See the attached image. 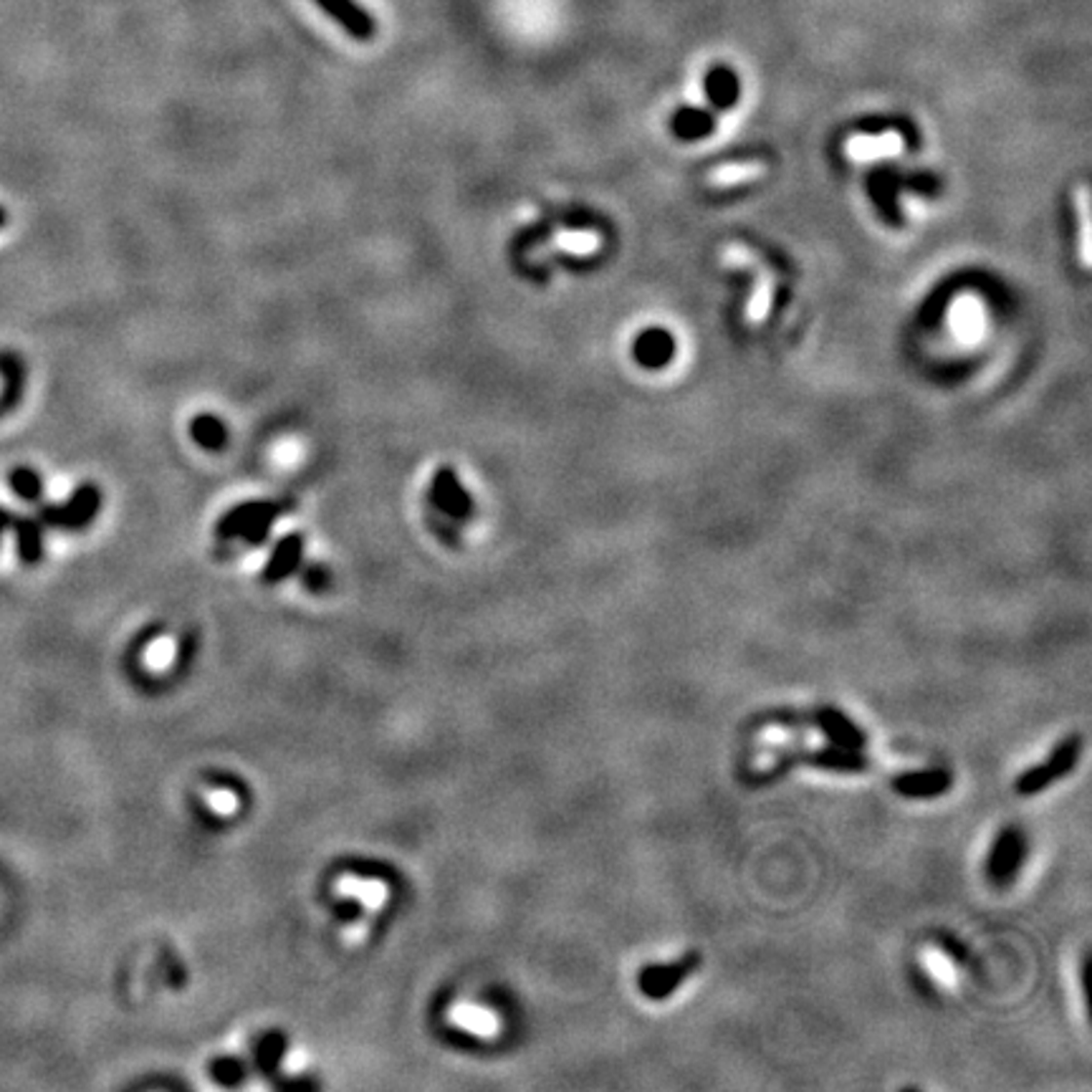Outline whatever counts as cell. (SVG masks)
<instances>
[{"label": "cell", "instance_id": "obj_16", "mask_svg": "<svg viewBox=\"0 0 1092 1092\" xmlns=\"http://www.w3.org/2000/svg\"><path fill=\"white\" fill-rule=\"evenodd\" d=\"M766 175V165L761 162H739V165H721L708 173V182L714 187H733L754 182Z\"/></svg>", "mask_w": 1092, "mask_h": 1092}, {"label": "cell", "instance_id": "obj_2", "mask_svg": "<svg viewBox=\"0 0 1092 1092\" xmlns=\"http://www.w3.org/2000/svg\"><path fill=\"white\" fill-rule=\"evenodd\" d=\"M104 493L97 484H81L63 503H46L38 506V522L49 528L63 531H81L97 519L101 511Z\"/></svg>", "mask_w": 1092, "mask_h": 1092}, {"label": "cell", "instance_id": "obj_23", "mask_svg": "<svg viewBox=\"0 0 1092 1092\" xmlns=\"http://www.w3.org/2000/svg\"><path fill=\"white\" fill-rule=\"evenodd\" d=\"M173 655H175L173 640L160 638L147 647V652H144V663H147L152 671H162V668H168V665L173 663Z\"/></svg>", "mask_w": 1092, "mask_h": 1092}, {"label": "cell", "instance_id": "obj_7", "mask_svg": "<svg viewBox=\"0 0 1092 1092\" xmlns=\"http://www.w3.org/2000/svg\"><path fill=\"white\" fill-rule=\"evenodd\" d=\"M314 3L357 41H372L377 33L372 13L365 11L357 0H314Z\"/></svg>", "mask_w": 1092, "mask_h": 1092}, {"label": "cell", "instance_id": "obj_24", "mask_svg": "<svg viewBox=\"0 0 1092 1092\" xmlns=\"http://www.w3.org/2000/svg\"><path fill=\"white\" fill-rule=\"evenodd\" d=\"M304 584H306V590L324 592L327 587H330V569H327V566H322V565L306 566Z\"/></svg>", "mask_w": 1092, "mask_h": 1092}, {"label": "cell", "instance_id": "obj_26", "mask_svg": "<svg viewBox=\"0 0 1092 1092\" xmlns=\"http://www.w3.org/2000/svg\"><path fill=\"white\" fill-rule=\"evenodd\" d=\"M11 524H13V516H11V511H8V509H3V506H0V536L6 534V528H8V526H11Z\"/></svg>", "mask_w": 1092, "mask_h": 1092}, {"label": "cell", "instance_id": "obj_4", "mask_svg": "<svg viewBox=\"0 0 1092 1092\" xmlns=\"http://www.w3.org/2000/svg\"><path fill=\"white\" fill-rule=\"evenodd\" d=\"M1027 860V838L1019 827H1004L994 839L987 860V878L996 887L1012 885Z\"/></svg>", "mask_w": 1092, "mask_h": 1092}, {"label": "cell", "instance_id": "obj_22", "mask_svg": "<svg viewBox=\"0 0 1092 1092\" xmlns=\"http://www.w3.org/2000/svg\"><path fill=\"white\" fill-rule=\"evenodd\" d=\"M211 1074L213 1080L220 1082V1085L233 1087L243 1080L246 1068H243V1062L236 1060V1057H220V1060H215L211 1065Z\"/></svg>", "mask_w": 1092, "mask_h": 1092}, {"label": "cell", "instance_id": "obj_21", "mask_svg": "<svg viewBox=\"0 0 1092 1092\" xmlns=\"http://www.w3.org/2000/svg\"><path fill=\"white\" fill-rule=\"evenodd\" d=\"M1077 211H1080V261H1082V268H1090V246H1092V238H1090V195H1087V187H1077Z\"/></svg>", "mask_w": 1092, "mask_h": 1092}, {"label": "cell", "instance_id": "obj_11", "mask_svg": "<svg viewBox=\"0 0 1092 1092\" xmlns=\"http://www.w3.org/2000/svg\"><path fill=\"white\" fill-rule=\"evenodd\" d=\"M903 152V135L900 132H882V135H855L844 144V155L855 162H876L880 157H895Z\"/></svg>", "mask_w": 1092, "mask_h": 1092}, {"label": "cell", "instance_id": "obj_20", "mask_svg": "<svg viewBox=\"0 0 1092 1092\" xmlns=\"http://www.w3.org/2000/svg\"><path fill=\"white\" fill-rule=\"evenodd\" d=\"M339 890L341 893L365 900L367 906H379V903L387 898V887L382 885V882L365 880V878H347V880L339 882Z\"/></svg>", "mask_w": 1092, "mask_h": 1092}, {"label": "cell", "instance_id": "obj_10", "mask_svg": "<svg viewBox=\"0 0 1092 1092\" xmlns=\"http://www.w3.org/2000/svg\"><path fill=\"white\" fill-rule=\"evenodd\" d=\"M817 723L830 744L842 746V749H857V751H863L865 744H868L865 733L860 731V726H857L855 721L847 719V716H844L842 711H838L835 706L819 708Z\"/></svg>", "mask_w": 1092, "mask_h": 1092}, {"label": "cell", "instance_id": "obj_8", "mask_svg": "<svg viewBox=\"0 0 1092 1092\" xmlns=\"http://www.w3.org/2000/svg\"><path fill=\"white\" fill-rule=\"evenodd\" d=\"M304 557V536L301 534H286L284 539H279V544L273 546L271 557H268L266 566L261 571V579L266 584H279L284 579H289L293 571L301 565Z\"/></svg>", "mask_w": 1092, "mask_h": 1092}, {"label": "cell", "instance_id": "obj_14", "mask_svg": "<svg viewBox=\"0 0 1092 1092\" xmlns=\"http://www.w3.org/2000/svg\"><path fill=\"white\" fill-rule=\"evenodd\" d=\"M190 438H193L195 446H200L203 450L217 453V450H223V448L228 446V428H225V422L217 415L200 412V415H195L193 420H190Z\"/></svg>", "mask_w": 1092, "mask_h": 1092}, {"label": "cell", "instance_id": "obj_5", "mask_svg": "<svg viewBox=\"0 0 1092 1092\" xmlns=\"http://www.w3.org/2000/svg\"><path fill=\"white\" fill-rule=\"evenodd\" d=\"M428 501L430 506H435L443 516L453 519V522H471L473 514H476L473 496L463 488L458 473L450 466H441L435 471L428 488Z\"/></svg>", "mask_w": 1092, "mask_h": 1092}, {"label": "cell", "instance_id": "obj_1", "mask_svg": "<svg viewBox=\"0 0 1092 1092\" xmlns=\"http://www.w3.org/2000/svg\"><path fill=\"white\" fill-rule=\"evenodd\" d=\"M292 509L289 501H246L225 511L215 524V536L220 541L243 539L246 544H263L271 534L276 519Z\"/></svg>", "mask_w": 1092, "mask_h": 1092}, {"label": "cell", "instance_id": "obj_13", "mask_svg": "<svg viewBox=\"0 0 1092 1092\" xmlns=\"http://www.w3.org/2000/svg\"><path fill=\"white\" fill-rule=\"evenodd\" d=\"M812 763L825 771H838V774H863L868 771L870 761L863 757V751L842 749V746H827L812 754Z\"/></svg>", "mask_w": 1092, "mask_h": 1092}, {"label": "cell", "instance_id": "obj_18", "mask_svg": "<svg viewBox=\"0 0 1092 1092\" xmlns=\"http://www.w3.org/2000/svg\"><path fill=\"white\" fill-rule=\"evenodd\" d=\"M286 1055V1036L279 1032H268L255 1044V1065L263 1074H273L279 1070L281 1060Z\"/></svg>", "mask_w": 1092, "mask_h": 1092}, {"label": "cell", "instance_id": "obj_6", "mask_svg": "<svg viewBox=\"0 0 1092 1092\" xmlns=\"http://www.w3.org/2000/svg\"><path fill=\"white\" fill-rule=\"evenodd\" d=\"M701 963V956L688 954L681 961L673 963H655V966H645L638 976L640 992L645 994L647 999L660 1001L668 999L676 994V989L681 987L682 981L690 979L695 974V968Z\"/></svg>", "mask_w": 1092, "mask_h": 1092}, {"label": "cell", "instance_id": "obj_9", "mask_svg": "<svg viewBox=\"0 0 1092 1092\" xmlns=\"http://www.w3.org/2000/svg\"><path fill=\"white\" fill-rule=\"evenodd\" d=\"M951 774L944 769L931 771H913V774H900L893 779V789L900 797L908 800H933V797L946 795L951 789Z\"/></svg>", "mask_w": 1092, "mask_h": 1092}, {"label": "cell", "instance_id": "obj_17", "mask_svg": "<svg viewBox=\"0 0 1092 1092\" xmlns=\"http://www.w3.org/2000/svg\"><path fill=\"white\" fill-rule=\"evenodd\" d=\"M8 486H11L13 493L25 503H38L41 498H44V490H46L44 476L28 466L13 468V471L8 473Z\"/></svg>", "mask_w": 1092, "mask_h": 1092}, {"label": "cell", "instance_id": "obj_27", "mask_svg": "<svg viewBox=\"0 0 1092 1092\" xmlns=\"http://www.w3.org/2000/svg\"><path fill=\"white\" fill-rule=\"evenodd\" d=\"M6 223H8V213H6V208H0V228H3Z\"/></svg>", "mask_w": 1092, "mask_h": 1092}, {"label": "cell", "instance_id": "obj_25", "mask_svg": "<svg viewBox=\"0 0 1092 1092\" xmlns=\"http://www.w3.org/2000/svg\"><path fill=\"white\" fill-rule=\"evenodd\" d=\"M211 807L220 814H230L236 809V797L230 795L228 789H217L211 795Z\"/></svg>", "mask_w": 1092, "mask_h": 1092}, {"label": "cell", "instance_id": "obj_15", "mask_svg": "<svg viewBox=\"0 0 1092 1092\" xmlns=\"http://www.w3.org/2000/svg\"><path fill=\"white\" fill-rule=\"evenodd\" d=\"M774 289H776L774 273L761 268L757 276V286H754V292H751L749 304H746V322L761 324L763 319L769 317L771 304H774Z\"/></svg>", "mask_w": 1092, "mask_h": 1092}, {"label": "cell", "instance_id": "obj_12", "mask_svg": "<svg viewBox=\"0 0 1092 1092\" xmlns=\"http://www.w3.org/2000/svg\"><path fill=\"white\" fill-rule=\"evenodd\" d=\"M13 531H16V549L23 565L33 566L44 559V524L38 516H20L13 519Z\"/></svg>", "mask_w": 1092, "mask_h": 1092}, {"label": "cell", "instance_id": "obj_3", "mask_svg": "<svg viewBox=\"0 0 1092 1092\" xmlns=\"http://www.w3.org/2000/svg\"><path fill=\"white\" fill-rule=\"evenodd\" d=\"M1080 754H1082L1080 733H1072V736H1068V739H1062L1042 763H1036V766H1032V769H1027L1022 776H1019L1017 792L1022 797L1039 795V792H1044L1049 784L1065 779V776L1077 766Z\"/></svg>", "mask_w": 1092, "mask_h": 1092}, {"label": "cell", "instance_id": "obj_19", "mask_svg": "<svg viewBox=\"0 0 1092 1092\" xmlns=\"http://www.w3.org/2000/svg\"><path fill=\"white\" fill-rule=\"evenodd\" d=\"M450 1017H453V1022L458 1027L473 1032V1034H493V1030H496L493 1017L488 1012H484V1009H476V1006H455Z\"/></svg>", "mask_w": 1092, "mask_h": 1092}]
</instances>
